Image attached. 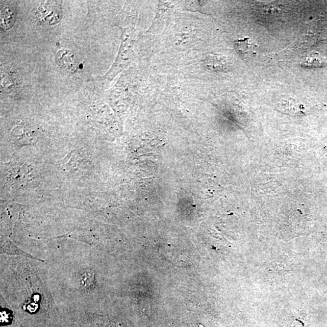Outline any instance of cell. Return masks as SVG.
Wrapping results in <instances>:
<instances>
[{"mask_svg":"<svg viewBox=\"0 0 327 327\" xmlns=\"http://www.w3.org/2000/svg\"><path fill=\"white\" fill-rule=\"evenodd\" d=\"M36 15L40 21L48 25H55L62 17V10L55 3H44L39 6Z\"/></svg>","mask_w":327,"mask_h":327,"instance_id":"6da1fadb","label":"cell"},{"mask_svg":"<svg viewBox=\"0 0 327 327\" xmlns=\"http://www.w3.org/2000/svg\"><path fill=\"white\" fill-rule=\"evenodd\" d=\"M204 65L209 70L219 71V72H222L228 68V63L224 58L216 55H210L207 56L204 60Z\"/></svg>","mask_w":327,"mask_h":327,"instance_id":"5b68a950","label":"cell"},{"mask_svg":"<svg viewBox=\"0 0 327 327\" xmlns=\"http://www.w3.org/2000/svg\"><path fill=\"white\" fill-rule=\"evenodd\" d=\"M235 49L239 56L247 58L255 54L257 45H255L249 38L236 40L234 44Z\"/></svg>","mask_w":327,"mask_h":327,"instance_id":"3957f363","label":"cell"},{"mask_svg":"<svg viewBox=\"0 0 327 327\" xmlns=\"http://www.w3.org/2000/svg\"><path fill=\"white\" fill-rule=\"evenodd\" d=\"M16 15L15 9L12 6L6 5L3 6L1 11V25L2 28L8 30L14 25Z\"/></svg>","mask_w":327,"mask_h":327,"instance_id":"277c9868","label":"cell"},{"mask_svg":"<svg viewBox=\"0 0 327 327\" xmlns=\"http://www.w3.org/2000/svg\"><path fill=\"white\" fill-rule=\"evenodd\" d=\"M2 251L3 254L12 255H22L24 256V257L35 259V260L37 259V260L41 261L38 258L31 257L30 255H28L27 253L21 250V249L18 248L17 246H15L12 242L9 241H6V243L3 245Z\"/></svg>","mask_w":327,"mask_h":327,"instance_id":"8992f818","label":"cell"},{"mask_svg":"<svg viewBox=\"0 0 327 327\" xmlns=\"http://www.w3.org/2000/svg\"><path fill=\"white\" fill-rule=\"evenodd\" d=\"M57 62L64 69L70 73H75L79 68L80 64L76 55L69 50L62 49L58 52Z\"/></svg>","mask_w":327,"mask_h":327,"instance_id":"7a4b0ae2","label":"cell"}]
</instances>
